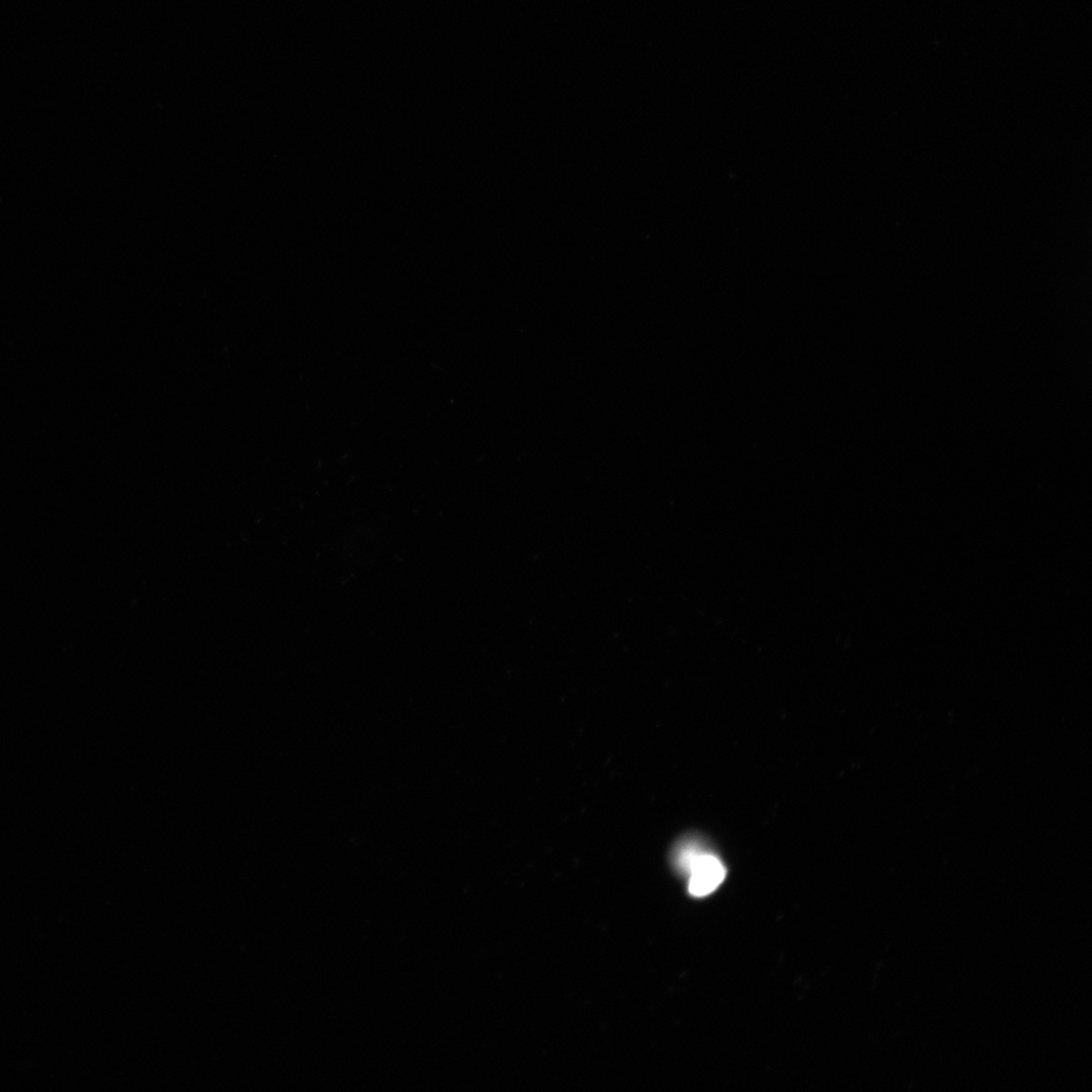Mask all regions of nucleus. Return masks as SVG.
Listing matches in <instances>:
<instances>
[{"label":"nucleus","instance_id":"f257e3e1","mask_svg":"<svg viewBox=\"0 0 1092 1092\" xmlns=\"http://www.w3.org/2000/svg\"><path fill=\"white\" fill-rule=\"evenodd\" d=\"M690 895L703 898L712 895L725 881L727 870L721 861L711 853L702 852L688 871Z\"/></svg>","mask_w":1092,"mask_h":1092}]
</instances>
